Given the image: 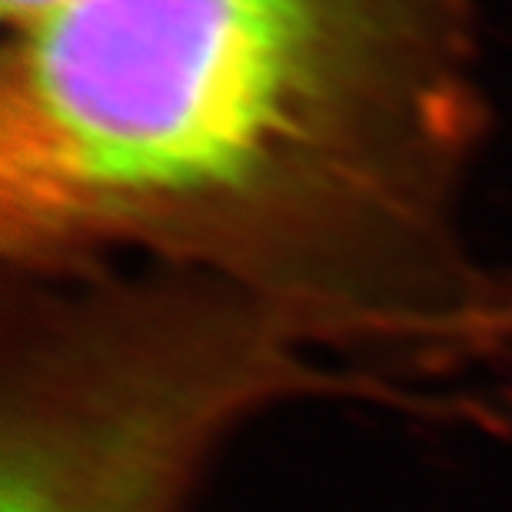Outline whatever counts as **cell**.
<instances>
[{"label": "cell", "mask_w": 512, "mask_h": 512, "mask_svg": "<svg viewBox=\"0 0 512 512\" xmlns=\"http://www.w3.org/2000/svg\"><path fill=\"white\" fill-rule=\"evenodd\" d=\"M24 343L0 512H177L220 436L316 370L280 313L190 276L97 293Z\"/></svg>", "instance_id": "2"}, {"label": "cell", "mask_w": 512, "mask_h": 512, "mask_svg": "<svg viewBox=\"0 0 512 512\" xmlns=\"http://www.w3.org/2000/svg\"><path fill=\"white\" fill-rule=\"evenodd\" d=\"M54 4H60V0H0V14H4V27H17L24 24V20L44 14V10H50Z\"/></svg>", "instance_id": "3"}, {"label": "cell", "mask_w": 512, "mask_h": 512, "mask_svg": "<svg viewBox=\"0 0 512 512\" xmlns=\"http://www.w3.org/2000/svg\"><path fill=\"white\" fill-rule=\"evenodd\" d=\"M476 137L473 0H60L7 30L0 243L227 286L320 350L483 340Z\"/></svg>", "instance_id": "1"}]
</instances>
